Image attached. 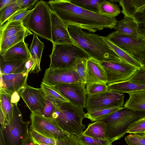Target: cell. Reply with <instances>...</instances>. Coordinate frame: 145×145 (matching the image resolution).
<instances>
[{
  "label": "cell",
  "mask_w": 145,
  "mask_h": 145,
  "mask_svg": "<svg viewBox=\"0 0 145 145\" xmlns=\"http://www.w3.org/2000/svg\"><path fill=\"white\" fill-rule=\"evenodd\" d=\"M48 3L50 10L67 26L78 27L94 33L105 28H114L117 23L116 17L86 10L73 4L69 0H51Z\"/></svg>",
  "instance_id": "obj_1"
},
{
  "label": "cell",
  "mask_w": 145,
  "mask_h": 145,
  "mask_svg": "<svg viewBox=\"0 0 145 145\" xmlns=\"http://www.w3.org/2000/svg\"><path fill=\"white\" fill-rule=\"evenodd\" d=\"M67 26L69 35L74 44L84 51L89 57L100 62L122 61L101 36L84 31L78 27Z\"/></svg>",
  "instance_id": "obj_2"
},
{
  "label": "cell",
  "mask_w": 145,
  "mask_h": 145,
  "mask_svg": "<svg viewBox=\"0 0 145 145\" xmlns=\"http://www.w3.org/2000/svg\"><path fill=\"white\" fill-rule=\"evenodd\" d=\"M56 105L52 119L63 131L69 134L78 136L83 132L85 126L82 120L85 117L83 108L70 102Z\"/></svg>",
  "instance_id": "obj_3"
},
{
  "label": "cell",
  "mask_w": 145,
  "mask_h": 145,
  "mask_svg": "<svg viewBox=\"0 0 145 145\" xmlns=\"http://www.w3.org/2000/svg\"><path fill=\"white\" fill-rule=\"evenodd\" d=\"M145 117V111H136L124 106L102 120L106 124V139L113 142L123 137L130 125Z\"/></svg>",
  "instance_id": "obj_4"
},
{
  "label": "cell",
  "mask_w": 145,
  "mask_h": 145,
  "mask_svg": "<svg viewBox=\"0 0 145 145\" xmlns=\"http://www.w3.org/2000/svg\"><path fill=\"white\" fill-rule=\"evenodd\" d=\"M50 10L47 2L39 1L22 22L27 29L52 42Z\"/></svg>",
  "instance_id": "obj_5"
},
{
  "label": "cell",
  "mask_w": 145,
  "mask_h": 145,
  "mask_svg": "<svg viewBox=\"0 0 145 145\" xmlns=\"http://www.w3.org/2000/svg\"><path fill=\"white\" fill-rule=\"evenodd\" d=\"M50 68H65L73 67L76 58L89 57L88 54L74 44L53 45Z\"/></svg>",
  "instance_id": "obj_6"
},
{
  "label": "cell",
  "mask_w": 145,
  "mask_h": 145,
  "mask_svg": "<svg viewBox=\"0 0 145 145\" xmlns=\"http://www.w3.org/2000/svg\"><path fill=\"white\" fill-rule=\"evenodd\" d=\"M30 122L23 120L17 103L14 104L12 118L2 130L4 139L8 145H23L28 135Z\"/></svg>",
  "instance_id": "obj_7"
},
{
  "label": "cell",
  "mask_w": 145,
  "mask_h": 145,
  "mask_svg": "<svg viewBox=\"0 0 145 145\" xmlns=\"http://www.w3.org/2000/svg\"><path fill=\"white\" fill-rule=\"evenodd\" d=\"M107 39L117 46L140 62L145 56V40L118 34L115 31L109 34Z\"/></svg>",
  "instance_id": "obj_8"
},
{
  "label": "cell",
  "mask_w": 145,
  "mask_h": 145,
  "mask_svg": "<svg viewBox=\"0 0 145 145\" xmlns=\"http://www.w3.org/2000/svg\"><path fill=\"white\" fill-rule=\"evenodd\" d=\"M124 95L112 91H108L88 96L86 108L88 112L113 108H122Z\"/></svg>",
  "instance_id": "obj_9"
},
{
  "label": "cell",
  "mask_w": 145,
  "mask_h": 145,
  "mask_svg": "<svg viewBox=\"0 0 145 145\" xmlns=\"http://www.w3.org/2000/svg\"><path fill=\"white\" fill-rule=\"evenodd\" d=\"M29 128L48 138L63 139L70 135L62 130L51 118L31 112Z\"/></svg>",
  "instance_id": "obj_10"
},
{
  "label": "cell",
  "mask_w": 145,
  "mask_h": 145,
  "mask_svg": "<svg viewBox=\"0 0 145 145\" xmlns=\"http://www.w3.org/2000/svg\"><path fill=\"white\" fill-rule=\"evenodd\" d=\"M100 62L106 72L108 85L128 81L138 70L122 61Z\"/></svg>",
  "instance_id": "obj_11"
},
{
  "label": "cell",
  "mask_w": 145,
  "mask_h": 145,
  "mask_svg": "<svg viewBox=\"0 0 145 145\" xmlns=\"http://www.w3.org/2000/svg\"><path fill=\"white\" fill-rule=\"evenodd\" d=\"M42 82L52 86L60 84L82 82L73 67L61 69L49 67L46 69Z\"/></svg>",
  "instance_id": "obj_12"
},
{
  "label": "cell",
  "mask_w": 145,
  "mask_h": 145,
  "mask_svg": "<svg viewBox=\"0 0 145 145\" xmlns=\"http://www.w3.org/2000/svg\"><path fill=\"white\" fill-rule=\"evenodd\" d=\"M86 84L82 82L60 84L53 87L72 105L83 108H86L87 99Z\"/></svg>",
  "instance_id": "obj_13"
},
{
  "label": "cell",
  "mask_w": 145,
  "mask_h": 145,
  "mask_svg": "<svg viewBox=\"0 0 145 145\" xmlns=\"http://www.w3.org/2000/svg\"><path fill=\"white\" fill-rule=\"evenodd\" d=\"M19 94L31 112L41 115L46 104L41 88H34L26 84Z\"/></svg>",
  "instance_id": "obj_14"
},
{
  "label": "cell",
  "mask_w": 145,
  "mask_h": 145,
  "mask_svg": "<svg viewBox=\"0 0 145 145\" xmlns=\"http://www.w3.org/2000/svg\"><path fill=\"white\" fill-rule=\"evenodd\" d=\"M51 36L53 45L74 44L69 33L67 26L54 12L50 10Z\"/></svg>",
  "instance_id": "obj_15"
},
{
  "label": "cell",
  "mask_w": 145,
  "mask_h": 145,
  "mask_svg": "<svg viewBox=\"0 0 145 145\" xmlns=\"http://www.w3.org/2000/svg\"><path fill=\"white\" fill-rule=\"evenodd\" d=\"M29 72L15 74H0V87L1 89L10 94L18 93L27 84Z\"/></svg>",
  "instance_id": "obj_16"
},
{
  "label": "cell",
  "mask_w": 145,
  "mask_h": 145,
  "mask_svg": "<svg viewBox=\"0 0 145 145\" xmlns=\"http://www.w3.org/2000/svg\"><path fill=\"white\" fill-rule=\"evenodd\" d=\"M106 72L100 62L91 57L87 61V75L86 84L102 83L107 84Z\"/></svg>",
  "instance_id": "obj_17"
},
{
  "label": "cell",
  "mask_w": 145,
  "mask_h": 145,
  "mask_svg": "<svg viewBox=\"0 0 145 145\" xmlns=\"http://www.w3.org/2000/svg\"><path fill=\"white\" fill-rule=\"evenodd\" d=\"M28 45L24 40L22 41L7 50L1 57L5 61H26L31 57Z\"/></svg>",
  "instance_id": "obj_18"
},
{
  "label": "cell",
  "mask_w": 145,
  "mask_h": 145,
  "mask_svg": "<svg viewBox=\"0 0 145 145\" xmlns=\"http://www.w3.org/2000/svg\"><path fill=\"white\" fill-rule=\"evenodd\" d=\"M28 133L34 142L45 144L49 145H79L76 135L70 134L67 138L58 139L45 137L35 130L29 129Z\"/></svg>",
  "instance_id": "obj_19"
},
{
  "label": "cell",
  "mask_w": 145,
  "mask_h": 145,
  "mask_svg": "<svg viewBox=\"0 0 145 145\" xmlns=\"http://www.w3.org/2000/svg\"><path fill=\"white\" fill-rule=\"evenodd\" d=\"M137 24L133 19L124 16L118 21L114 29L116 33L134 38H140L137 31Z\"/></svg>",
  "instance_id": "obj_20"
},
{
  "label": "cell",
  "mask_w": 145,
  "mask_h": 145,
  "mask_svg": "<svg viewBox=\"0 0 145 145\" xmlns=\"http://www.w3.org/2000/svg\"><path fill=\"white\" fill-rule=\"evenodd\" d=\"M45 47L43 42L39 39L37 35L33 34V39L29 48L31 58L34 62L33 68L29 73H38L41 71L40 62L43 50Z\"/></svg>",
  "instance_id": "obj_21"
},
{
  "label": "cell",
  "mask_w": 145,
  "mask_h": 145,
  "mask_svg": "<svg viewBox=\"0 0 145 145\" xmlns=\"http://www.w3.org/2000/svg\"><path fill=\"white\" fill-rule=\"evenodd\" d=\"M128 93L129 98L124 107L136 111H145V90Z\"/></svg>",
  "instance_id": "obj_22"
},
{
  "label": "cell",
  "mask_w": 145,
  "mask_h": 145,
  "mask_svg": "<svg viewBox=\"0 0 145 145\" xmlns=\"http://www.w3.org/2000/svg\"><path fill=\"white\" fill-rule=\"evenodd\" d=\"M33 34L28 29L22 30L0 42V54L2 56L5 52L19 42L24 40L27 36Z\"/></svg>",
  "instance_id": "obj_23"
},
{
  "label": "cell",
  "mask_w": 145,
  "mask_h": 145,
  "mask_svg": "<svg viewBox=\"0 0 145 145\" xmlns=\"http://www.w3.org/2000/svg\"><path fill=\"white\" fill-rule=\"evenodd\" d=\"M26 61H5L1 57L0 74H18L27 72L25 70Z\"/></svg>",
  "instance_id": "obj_24"
},
{
  "label": "cell",
  "mask_w": 145,
  "mask_h": 145,
  "mask_svg": "<svg viewBox=\"0 0 145 145\" xmlns=\"http://www.w3.org/2000/svg\"><path fill=\"white\" fill-rule=\"evenodd\" d=\"M106 129L105 123L102 120L98 121L89 124L82 133L93 138L105 140Z\"/></svg>",
  "instance_id": "obj_25"
},
{
  "label": "cell",
  "mask_w": 145,
  "mask_h": 145,
  "mask_svg": "<svg viewBox=\"0 0 145 145\" xmlns=\"http://www.w3.org/2000/svg\"><path fill=\"white\" fill-rule=\"evenodd\" d=\"M108 90L119 93L145 90V84L129 82L128 81L108 85Z\"/></svg>",
  "instance_id": "obj_26"
},
{
  "label": "cell",
  "mask_w": 145,
  "mask_h": 145,
  "mask_svg": "<svg viewBox=\"0 0 145 145\" xmlns=\"http://www.w3.org/2000/svg\"><path fill=\"white\" fill-rule=\"evenodd\" d=\"M122 7L121 12L124 16L133 19V16L140 8L145 5V0L116 1Z\"/></svg>",
  "instance_id": "obj_27"
},
{
  "label": "cell",
  "mask_w": 145,
  "mask_h": 145,
  "mask_svg": "<svg viewBox=\"0 0 145 145\" xmlns=\"http://www.w3.org/2000/svg\"><path fill=\"white\" fill-rule=\"evenodd\" d=\"M40 88L42 89L46 99L55 105L64 102H69L53 86H50L42 82Z\"/></svg>",
  "instance_id": "obj_28"
},
{
  "label": "cell",
  "mask_w": 145,
  "mask_h": 145,
  "mask_svg": "<svg viewBox=\"0 0 145 145\" xmlns=\"http://www.w3.org/2000/svg\"><path fill=\"white\" fill-rule=\"evenodd\" d=\"M12 94L0 89V108L4 113L8 123H10L12 115L14 104L11 101Z\"/></svg>",
  "instance_id": "obj_29"
},
{
  "label": "cell",
  "mask_w": 145,
  "mask_h": 145,
  "mask_svg": "<svg viewBox=\"0 0 145 145\" xmlns=\"http://www.w3.org/2000/svg\"><path fill=\"white\" fill-rule=\"evenodd\" d=\"M101 36L104 40L123 61L132 66L138 70L141 67L140 62L114 45L106 37Z\"/></svg>",
  "instance_id": "obj_30"
},
{
  "label": "cell",
  "mask_w": 145,
  "mask_h": 145,
  "mask_svg": "<svg viewBox=\"0 0 145 145\" xmlns=\"http://www.w3.org/2000/svg\"><path fill=\"white\" fill-rule=\"evenodd\" d=\"M26 29L23 25L22 21L10 22L0 28V42Z\"/></svg>",
  "instance_id": "obj_31"
},
{
  "label": "cell",
  "mask_w": 145,
  "mask_h": 145,
  "mask_svg": "<svg viewBox=\"0 0 145 145\" xmlns=\"http://www.w3.org/2000/svg\"><path fill=\"white\" fill-rule=\"evenodd\" d=\"M120 12L119 5L110 1L103 0L99 6V13L110 17H116Z\"/></svg>",
  "instance_id": "obj_32"
},
{
  "label": "cell",
  "mask_w": 145,
  "mask_h": 145,
  "mask_svg": "<svg viewBox=\"0 0 145 145\" xmlns=\"http://www.w3.org/2000/svg\"><path fill=\"white\" fill-rule=\"evenodd\" d=\"M121 108H113L87 112L85 113V117L92 121L101 120Z\"/></svg>",
  "instance_id": "obj_33"
},
{
  "label": "cell",
  "mask_w": 145,
  "mask_h": 145,
  "mask_svg": "<svg viewBox=\"0 0 145 145\" xmlns=\"http://www.w3.org/2000/svg\"><path fill=\"white\" fill-rule=\"evenodd\" d=\"M73 4L92 12L99 13V5L103 0H69Z\"/></svg>",
  "instance_id": "obj_34"
},
{
  "label": "cell",
  "mask_w": 145,
  "mask_h": 145,
  "mask_svg": "<svg viewBox=\"0 0 145 145\" xmlns=\"http://www.w3.org/2000/svg\"><path fill=\"white\" fill-rule=\"evenodd\" d=\"M88 58H76L73 67L78 72L82 82L86 84L87 75V61Z\"/></svg>",
  "instance_id": "obj_35"
},
{
  "label": "cell",
  "mask_w": 145,
  "mask_h": 145,
  "mask_svg": "<svg viewBox=\"0 0 145 145\" xmlns=\"http://www.w3.org/2000/svg\"><path fill=\"white\" fill-rule=\"evenodd\" d=\"M77 140L79 145H112V143L106 139H95L82 133L77 137Z\"/></svg>",
  "instance_id": "obj_36"
},
{
  "label": "cell",
  "mask_w": 145,
  "mask_h": 145,
  "mask_svg": "<svg viewBox=\"0 0 145 145\" xmlns=\"http://www.w3.org/2000/svg\"><path fill=\"white\" fill-rule=\"evenodd\" d=\"M16 1L0 11V27L10 17L20 9V8L16 2Z\"/></svg>",
  "instance_id": "obj_37"
},
{
  "label": "cell",
  "mask_w": 145,
  "mask_h": 145,
  "mask_svg": "<svg viewBox=\"0 0 145 145\" xmlns=\"http://www.w3.org/2000/svg\"><path fill=\"white\" fill-rule=\"evenodd\" d=\"M108 90V85L102 83L86 84L85 91L88 96H92Z\"/></svg>",
  "instance_id": "obj_38"
},
{
  "label": "cell",
  "mask_w": 145,
  "mask_h": 145,
  "mask_svg": "<svg viewBox=\"0 0 145 145\" xmlns=\"http://www.w3.org/2000/svg\"><path fill=\"white\" fill-rule=\"evenodd\" d=\"M145 133V117L132 123L128 129L127 133L142 134Z\"/></svg>",
  "instance_id": "obj_39"
},
{
  "label": "cell",
  "mask_w": 145,
  "mask_h": 145,
  "mask_svg": "<svg viewBox=\"0 0 145 145\" xmlns=\"http://www.w3.org/2000/svg\"><path fill=\"white\" fill-rule=\"evenodd\" d=\"M141 134L128 135L125 137V140L128 145H145V136Z\"/></svg>",
  "instance_id": "obj_40"
},
{
  "label": "cell",
  "mask_w": 145,
  "mask_h": 145,
  "mask_svg": "<svg viewBox=\"0 0 145 145\" xmlns=\"http://www.w3.org/2000/svg\"><path fill=\"white\" fill-rule=\"evenodd\" d=\"M32 9L33 8L25 10L19 9L10 17L1 27L5 26L12 22L22 21L24 18L32 11Z\"/></svg>",
  "instance_id": "obj_41"
},
{
  "label": "cell",
  "mask_w": 145,
  "mask_h": 145,
  "mask_svg": "<svg viewBox=\"0 0 145 145\" xmlns=\"http://www.w3.org/2000/svg\"><path fill=\"white\" fill-rule=\"evenodd\" d=\"M128 81L131 83L145 84V68L141 67Z\"/></svg>",
  "instance_id": "obj_42"
},
{
  "label": "cell",
  "mask_w": 145,
  "mask_h": 145,
  "mask_svg": "<svg viewBox=\"0 0 145 145\" xmlns=\"http://www.w3.org/2000/svg\"><path fill=\"white\" fill-rule=\"evenodd\" d=\"M56 108V105L53 103L46 100V104L41 115L47 118H52Z\"/></svg>",
  "instance_id": "obj_43"
},
{
  "label": "cell",
  "mask_w": 145,
  "mask_h": 145,
  "mask_svg": "<svg viewBox=\"0 0 145 145\" xmlns=\"http://www.w3.org/2000/svg\"><path fill=\"white\" fill-rule=\"evenodd\" d=\"M38 1L37 0H17L16 2L20 10H25L31 8Z\"/></svg>",
  "instance_id": "obj_44"
},
{
  "label": "cell",
  "mask_w": 145,
  "mask_h": 145,
  "mask_svg": "<svg viewBox=\"0 0 145 145\" xmlns=\"http://www.w3.org/2000/svg\"><path fill=\"white\" fill-rule=\"evenodd\" d=\"M133 19L137 23L145 22V5L136 12Z\"/></svg>",
  "instance_id": "obj_45"
},
{
  "label": "cell",
  "mask_w": 145,
  "mask_h": 145,
  "mask_svg": "<svg viewBox=\"0 0 145 145\" xmlns=\"http://www.w3.org/2000/svg\"><path fill=\"white\" fill-rule=\"evenodd\" d=\"M137 31L139 37L145 40V22L137 23Z\"/></svg>",
  "instance_id": "obj_46"
},
{
  "label": "cell",
  "mask_w": 145,
  "mask_h": 145,
  "mask_svg": "<svg viewBox=\"0 0 145 145\" xmlns=\"http://www.w3.org/2000/svg\"><path fill=\"white\" fill-rule=\"evenodd\" d=\"M16 0H0V11L10 5L16 1Z\"/></svg>",
  "instance_id": "obj_47"
},
{
  "label": "cell",
  "mask_w": 145,
  "mask_h": 145,
  "mask_svg": "<svg viewBox=\"0 0 145 145\" xmlns=\"http://www.w3.org/2000/svg\"><path fill=\"white\" fill-rule=\"evenodd\" d=\"M7 123V121L4 114L2 109L0 108V128L3 130L5 128Z\"/></svg>",
  "instance_id": "obj_48"
},
{
  "label": "cell",
  "mask_w": 145,
  "mask_h": 145,
  "mask_svg": "<svg viewBox=\"0 0 145 145\" xmlns=\"http://www.w3.org/2000/svg\"><path fill=\"white\" fill-rule=\"evenodd\" d=\"M34 62L32 59L31 57L27 60L25 63L26 71L29 73L33 67Z\"/></svg>",
  "instance_id": "obj_49"
},
{
  "label": "cell",
  "mask_w": 145,
  "mask_h": 145,
  "mask_svg": "<svg viewBox=\"0 0 145 145\" xmlns=\"http://www.w3.org/2000/svg\"><path fill=\"white\" fill-rule=\"evenodd\" d=\"M23 145H38L34 142L31 136L29 134L25 139Z\"/></svg>",
  "instance_id": "obj_50"
},
{
  "label": "cell",
  "mask_w": 145,
  "mask_h": 145,
  "mask_svg": "<svg viewBox=\"0 0 145 145\" xmlns=\"http://www.w3.org/2000/svg\"><path fill=\"white\" fill-rule=\"evenodd\" d=\"M20 95L17 92L13 93L11 96V101L13 104L18 103L20 99Z\"/></svg>",
  "instance_id": "obj_51"
},
{
  "label": "cell",
  "mask_w": 145,
  "mask_h": 145,
  "mask_svg": "<svg viewBox=\"0 0 145 145\" xmlns=\"http://www.w3.org/2000/svg\"><path fill=\"white\" fill-rule=\"evenodd\" d=\"M0 145H8L3 136L2 129L0 128Z\"/></svg>",
  "instance_id": "obj_52"
},
{
  "label": "cell",
  "mask_w": 145,
  "mask_h": 145,
  "mask_svg": "<svg viewBox=\"0 0 145 145\" xmlns=\"http://www.w3.org/2000/svg\"><path fill=\"white\" fill-rule=\"evenodd\" d=\"M141 67L145 68V56L140 62Z\"/></svg>",
  "instance_id": "obj_53"
},
{
  "label": "cell",
  "mask_w": 145,
  "mask_h": 145,
  "mask_svg": "<svg viewBox=\"0 0 145 145\" xmlns=\"http://www.w3.org/2000/svg\"><path fill=\"white\" fill-rule=\"evenodd\" d=\"M37 144L38 145H49L48 144L43 143H37Z\"/></svg>",
  "instance_id": "obj_54"
},
{
  "label": "cell",
  "mask_w": 145,
  "mask_h": 145,
  "mask_svg": "<svg viewBox=\"0 0 145 145\" xmlns=\"http://www.w3.org/2000/svg\"><path fill=\"white\" fill-rule=\"evenodd\" d=\"M141 134H142L143 135H144L145 136V133H143Z\"/></svg>",
  "instance_id": "obj_55"
}]
</instances>
